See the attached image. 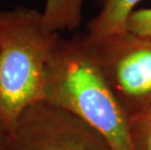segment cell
<instances>
[{
	"instance_id": "cell-9",
	"label": "cell",
	"mask_w": 151,
	"mask_h": 150,
	"mask_svg": "<svg viewBox=\"0 0 151 150\" xmlns=\"http://www.w3.org/2000/svg\"><path fill=\"white\" fill-rule=\"evenodd\" d=\"M11 125L0 112V150H9Z\"/></svg>"
},
{
	"instance_id": "cell-1",
	"label": "cell",
	"mask_w": 151,
	"mask_h": 150,
	"mask_svg": "<svg viewBox=\"0 0 151 150\" xmlns=\"http://www.w3.org/2000/svg\"><path fill=\"white\" fill-rule=\"evenodd\" d=\"M44 100L81 118L113 150H134L129 117L102 75L85 33L60 38L47 68Z\"/></svg>"
},
{
	"instance_id": "cell-3",
	"label": "cell",
	"mask_w": 151,
	"mask_h": 150,
	"mask_svg": "<svg viewBox=\"0 0 151 150\" xmlns=\"http://www.w3.org/2000/svg\"><path fill=\"white\" fill-rule=\"evenodd\" d=\"M87 39L102 75L129 119L150 109L151 38L126 30Z\"/></svg>"
},
{
	"instance_id": "cell-2",
	"label": "cell",
	"mask_w": 151,
	"mask_h": 150,
	"mask_svg": "<svg viewBox=\"0 0 151 150\" xmlns=\"http://www.w3.org/2000/svg\"><path fill=\"white\" fill-rule=\"evenodd\" d=\"M60 38L39 11L18 6L0 12V112L10 125L44 100L47 68Z\"/></svg>"
},
{
	"instance_id": "cell-4",
	"label": "cell",
	"mask_w": 151,
	"mask_h": 150,
	"mask_svg": "<svg viewBox=\"0 0 151 150\" xmlns=\"http://www.w3.org/2000/svg\"><path fill=\"white\" fill-rule=\"evenodd\" d=\"M9 150H113L81 118L46 100L27 107L11 125Z\"/></svg>"
},
{
	"instance_id": "cell-7",
	"label": "cell",
	"mask_w": 151,
	"mask_h": 150,
	"mask_svg": "<svg viewBox=\"0 0 151 150\" xmlns=\"http://www.w3.org/2000/svg\"><path fill=\"white\" fill-rule=\"evenodd\" d=\"M129 129L134 150H151V108L131 117Z\"/></svg>"
},
{
	"instance_id": "cell-5",
	"label": "cell",
	"mask_w": 151,
	"mask_h": 150,
	"mask_svg": "<svg viewBox=\"0 0 151 150\" xmlns=\"http://www.w3.org/2000/svg\"><path fill=\"white\" fill-rule=\"evenodd\" d=\"M141 0H105L101 10L87 25V36L102 38L124 32L130 16Z\"/></svg>"
},
{
	"instance_id": "cell-6",
	"label": "cell",
	"mask_w": 151,
	"mask_h": 150,
	"mask_svg": "<svg viewBox=\"0 0 151 150\" xmlns=\"http://www.w3.org/2000/svg\"><path fill=\"white\" fill-rule=\"evenodd\" d=\"M85 0H46L42 12L46 27L54 32L74 30L82 21Z\"/></svg>"
},
{
	"instance_id": "cell-8",
	"label": "cell",
	"mask_w": 151,
	"mask_h": 150,
	"mask_svg": "<svg viewBox=\"0 0 151 150\" xmlns=\"http://www.w3.org/2000/svg\"><path fill=\"white\" fill-rule=\"evenodd\" d=\"M127 30L151 38V8L140 9L132 13L128 20Z\"/></svg>"
}]
</instances>
